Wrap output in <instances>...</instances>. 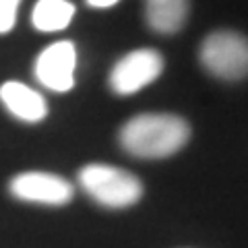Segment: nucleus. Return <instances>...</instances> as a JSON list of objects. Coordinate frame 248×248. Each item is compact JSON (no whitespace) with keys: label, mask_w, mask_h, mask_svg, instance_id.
<instances>
[{"label":"nucleus","mask_w":248,"mask_h":248,"mask_svg":"<svg viewBox=\"0 0 248 248\" xmlns=\"http://www.w3.org/2000/svg\"><path fill=\"white\" fill-rule=\"evenodd\" d=\"M190 124L172 112H141L118 130V143L137 159H166L190 141Z\"/></svg>","instance_id":"1"},{"label":"nucleus","mask_w":248,"mask_h":248,"mask_svg":"<svg viewBox=\"0 0 248 248\" xmlns=\"http://www.w3.org/2000/svg\"><path fill=\"white\" fill-rule=\"evenodd\" d=\"M77 182L93 203L106 209H128L143 199V182L137 174L112 164L91 161L77 172Z\"/></svg>","instance_id":"2"},{"label":"nucleus","mask_w":248,"mask_h":248,"mask_svg":"<svg viewBox=\"0 0 248 248\" xmlns=\"http://www.w3.org/2000/svg\"><path fill=\"white\" fill-rule=\"evenodd\" d=\"M199 60L215 79L228 83L242 81L248 75L246 37L232 29H217L201 42Z\"/></svg>","instance_id":"3"},{"label":"nucleus","mask_w":248,"mask_h":248,"mask_svg":"<svg viewBox=\"0 0 248 248\" xmlns=\"http://www.w3.org/2000/svg\"><path fill=\"white\" fill-rule=\"evenodd\" d=\"M164 56L157 50L137 48L116 60V64L108 75V87L118 97L135 95L157 81L164 73Z\"/></svg>","instance_id":"4"},{"label":"nucleus","mask_w":248,"mask_h":248,"mask_svg":"<svg viewBox=\"0 0 248 248\" xmlns=\"http://www.w3.org/2000/svg\"><path fill=\"white\" fill-rule=\"evenodd\" d=\"M9 192L13 199L33 205L62 207L75 199V186L68 178L42 172V170H29L13 176L9 180Z\"/></svg>","instance_id":"5"},{"label":"nucleus","mask_w":248,"mask_h":248,"mask_svg":"<svg viewBox=\"0 0 248 248\" xmlns=\"http://www.w3.org/2000/svg\"><path fill=\"white\" fill-rule=\"evenodd\" d=\"M79 52L68 40H60L44 48L33 62L35 81L54 93H68L75 87V73Z\"/></svg>","instance_id":"6"},{"label":"nucleus","mask_w":248,"mask_h":248,"mask_svg":"<svg viewBox=\"0 0 248 248\" xmlns=\"http://www.w3.org/2000/svg\"><path fill=\"white\" fill-rule=\"evenodd\" d=\"M0 104L15 120L25 124H40L48 118L46 97L21 81H6L0 85Z\"/></svg>","instance_id":"7"},{"label":"nucleus","mask_w":248,"mask_h":248,"mask_svg":"<svg viewBox=\"0 0 248 248\" xmlns=\"http://www.w3.org/2000/svg\"><path fill=\"white\" fill-rule=\"evenodd\" d=\"M190 0H145V21L151 31L174 35L188 21Z\"/></svg>","instance_id":"8"},{"label":"nucleus","mask_w":248,"mask_h":248,"mask_svg":"<svg viewBox=\"0 0 248 248\" xmlns=\"http://www.w3.org/2000/svg\"><path fill=\"white\" fill-rule=\"evenodd\" d=\"M75 13L71 0H37L31 11V25L42 33H56L71 25Z\"/></svg>","instance_id":"9"},{"label":"nucleus","mask_w":248,"mask_h":248,"mask_svg":"<svg viewBox=\"0 0 248 248\" xmlns=\"http://www.w3.org/2000/svg\"><path fill=\"white\" fill-rule=\"evenodd\" d=\"M21 0H0V35L11 33L17 25Z\"/></svg>","instance_id":"10"},{"label":"nucleus","mask_w":248,"mask_h":248,"mask_svg":"<svg viewBox=\"0 0 248 248\" xmlns=\"http://www.w3.org/2000/svg\"><path fill=\"white\" fill-rule=\"evenodd\" d=\"M91 9H110V6L118 4L120 0H85Z\"/></svg>","instance_id":"11"}]
</instances>
